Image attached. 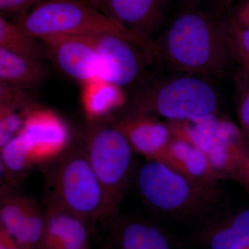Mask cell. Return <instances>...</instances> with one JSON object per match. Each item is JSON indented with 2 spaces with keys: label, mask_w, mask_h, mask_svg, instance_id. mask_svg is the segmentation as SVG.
Segmentation results:
<instances>
[{
  "label": "cell",
  "mask_w": 249,
  "mask_h": 249,
  "mask_svg": "<svg viewBox=\"0 0 249 249\" xmlns=\"http://www.w3.org/2000/svg\"><path fill=\"white\" fill-rule=\"evenodd\" d=\"M237 115L240 124L239 127L249 149V85L245 92L242 94L239 103Z\"/></svg>",
  "instance_id": "d4e9b609"
},
{
  "label": "cell",
  "mask_w": 249,
  "mask_h": 249,
  "mask_svg": "<svg viewBox=\"0 0 249 249\" xmlns=\"http://www.w3.org/2000/svg\"><path fill=\"white\" fill-rule=\"evenodd\" d=\"M47 73L43 62L0 48V82L27 91L40 86Z\"/></svg>",
  "instance_id": "e0dca14e"
},
{
  "label": "cell",
  "mask_w": 249,
  "mask_h": 249,
  "mask_svg": "<svg viewBox=\"0 0 249 249\" xmlns=\"http://www.w3.org/2000/svg\"><path fill=\"white\" fill-rule=\"evenodd\" d=\"M217 90L202 76L181 73L160 80L134 98L130 111L183 121L217 114Z\"/></svg>",
  "instance_id": "5b68a950"
},
{
  "label": "cell",
  "mask_w": 249,
  "mask_h": 249,
  "mask_svg": "<svg viewBox=\"0 0 249 249\" xmlns=\"http://www.w3.org/2000/svg\"><path fill=\"white\" fill-rule=\"evenodd\" d=\"M34 199L18 187L1 183L0 188V227L16 239L27 222Z\"/></svg>",
  "instance_id": "44dd1931"
},
{
  "label": "cell",
  "mask_w": 249,
  "mask_h": 249,
  "mask_svg": "<svg viewBox=\"0 0 249 249\" xmlns=\"http://www.w3.org/2000/svg\"><path fill=\"white\" fill-rule=\"evenodd\" d=\"M232 178L240 183L249 194V156L241 163Z\"/></svg>",
  "instance_id": "4316f807"
},
{
  "label": "cell",
  "mask_w": 249,
  "mask_h": 249,
  "mask_svg": "<svg viewBox=\"0 0 249 249\" xmlns=\"http://www.w3.org/2000/svg\"><path fill=\"white\" fill-rule=\"evenodd\" d=\"M98 11L107 15L108 4L110 0H83Z\"/></svg>",
  "instance_id": "f1b7e54d"
},
{
  "label": "cell",
  "mask_w": 249,
  "mask_h": 249,
  "mask_svg": "<svg viewBox=\"0 0 249 249\" xmlns=\"http://www.w3.org/2000/svg\"><path fill=\"white\" fill-rule=\"evenodd\" d=\"M16 22L39 39L53 36H119L155 57V41L126 29L83 0H43Z\"/></svg>",
  "instance_id": "3957f363"
},
{
  "label": "cell",
  "mask_w": 249,
  "mask_h": 249,
  "mask_svg": "<svg viewBox=\"0 0 249 249\" xmlns=\"http://www.w3.org/2000/svg\"><path fill=\"white\" fill-rule=\"evenodd\" d=\"M155 45L156 58L181 73L224 76L232 60L225 18L195 8L174 18Z\"/></svg>",
  "instance_id": "6da1fadb"
},
{
  "label": "cell",
  "mask_w": 249,
  "mask_h": 249,
  "mask_svg": "<svg viewBox=\"0 0 249 249\" xmlns=\"http://www.w3.org/2000/svg\"><path fill=\"white\" fill-rule=\"evenodd\" d=\"M97 52L98 78L124 87L140 76L153 57L135 44L113 34L88 36Z\"/></svg>",
  "instance_id": "ba28073f"
},
{
  "label": "cell",
  "mask_w": 249,
  "mask_h": 249,
  "mask_svg": "<svg viewBox=\"0 0 249 249\" xmlns=\"http://www.w3.org/2000/svg\"><path fill=\"white\" fill-rule=\"evenodd\" d=\"M207 249H247L249 247V209L228 216L210 228L204 236Z\"/></svg>",
  "instance_id": "ffe728a7"
},
{
  "label": "cell",
  "mask_w": 249,
  "mask_h": 249,
  "mask_svg": "<svg viewBox=\"0 0 249 249\" xmlns=\"http://www.w3.org/2000/svg\"><path fill=\"white\" fill-rule=\"evenodd\" d=\"M89 249V247H85V248H83V249Z\"/></svg>",
  "instance_id": "1f68e13d"
},
{
  "label": "cell",
  "mask_w": 249,
  "mask_h": 249,
  "mask_svg": "<svg viewBox=\"0 0 249 249\" xmlns=\"http://www.w3.org/2000/svg\"><path fill=\"white\" fill-rule=\"evenodd\" d=\"M160 161L197 182L216 187L219 178L207 157L190 142L173 137Z\"/></svg>",
  "instance_id": "9a60e30c"
},
{
  "label": "cell",
  "mask_w": 249,
  "mask_h": 249,
  "mask_svg": "<svg viewBox=\"0 0 249 249\" xmlns=\"http://www.w3.org/2000/svg\"><path fill=\"white\" fill-rule=\"evenodd\" d=\"M114 121L134 151L147 160H160L173 139L167 122L156 116L128 111Z\"/></svg>",
  "instance_id": "8fae6325"
},
{
  "label": "cell",
  "mask_w": 249,
  "mask_h": 249,
  "mask_svg": "<svg viewBox=\"0 0 249 249\" xmlns=\"http://www.w3.org/2000/svg\"><path fill=\"white\" fill-rule=\"evenodd\" d=\"M0 249H21L9 233L0 227Z\"/></svg>",
  "instance_id": "83f0119b"
},
{
  "label": "cell",
  "mask_w": 249,
  "mask_h": 249,
  "mask_svg": "<svg viewBox=\"0 0 249 249\" xmlns=\"http://www.w3.org/2000/svg\"><path fill=\"white\" fill-rule=\"evenodd\" d=\"M34 105L27 91L0 82V148L20 132L26 113Z\"/></svg>",
  "instance_id": "ac0fdd59"
},
{
  "label": "cell",
  "mask_w": 249,
  "mask_h": 249,
  "mask_svg": "<svg viewBox=\"0 0 249 249\" xmlns=\"http://www.w3.org/2000/svg\"><path fill=\"white\" fill-rule=\"evenodd\" d=\"M191 143L207 157L219 179L233 178L249 149L240 127L218 114L208 116L196 127Z\"/></svg>",
  "instance_id": "52a82bcc"
},
{
  "label": "cell",
  "mask_w": 249,
  "mask_h": 249,
  "mask_svg": "<svg viewBox=\"0 0 249 249\" xmlns=\"http://www.w3.org/2000/svg\"><path fill=\"white\" fill-rule=\"evenodd\" d=\"M218 6L221 10L229 9L231 6L236 1V0H216Z\"/></svg>",
  "instance_id": "f546056e"
},
{
  "label": "cell",
  "mask_w": 249,
  "mask_h": 249,
  "mask_svg": "<svg viewBox=\"0 0 249 249\" xmlns=\"http://www.w3.org/2000/svg\"><path fill=\"white\" fill-rule=\"evenodd\" d=\"M20 132L30 144L37 165L52 163L72 142L63 119L55 111L36 104L26 113Z\"/></svg>",
  "instance_id": "9c48e42d"
},
{
  "label": "cell",
  "mask_w": 249,
  "mask_h": 249,
  "mask_svg": "<svg viewBox=\"0 0 249 249\" xmlns=\"http://www.w3.org/2000/svg\"><path fill=\"white\" fill-rule=\"evenodd\" d=\"M108 249H175L173 240L159 224L119 213L108 219Z\"/></svg>",
  "instance_id": "7c38bea8"
},
{
  "label": "cell",
  "mask_w": 249,
  "mask_h": 249,
  "mask_svg": "<svg viewBox=\"0 0 249 249\" xmlns=\"http://www.w3.org/2000/svg\"><path fill=\"white\" fill-rule=\"evenodd\" d=\"M45 227L37 249H81L89 247V227L58 205L47 202Z\"/></svg>",
  "instance_id": "4fadbf2b"
},
{
  "label": "cell",
  "mask_w": 249,
  "mask_h": 249,
  "mask_svg": "<svg viewBox=\"0 0 249 249\" xmlns=\"http://www.w3.org/2000/svg\"><path fill=\"white\" fill-rule=\"evenodd\" d=\"M40 40L47 57L65 76L80 85L98 78V54L89 36H53Z\"/></svg>",
  "instance_id": "30bf717a"
},
{
  "label": "cell",
  "mask_w": 249,
  "mask_h": 249,
  "mask_svg": "<svg viewBox=\"0 0 249 249\" xmlns=\"http://www.w3.org/2000/svg\"><path fill=\"white\" fill-rule=\"evenodd\" d=\"M137 186L149 207L170 215L196 213L213 202L217 194L216 187L197 182L156 160H147L139 168Z\"/></svg>",
  "instance_id": "8992f818"
},
{
  "label": "cell",
  "mask_w": 249,
  "mask_h": 249,
  "mask_svg": "<svg viewBox=\"0 0 249 249\" xmlns=\"http://www.w3.org/2000/svg\"><path fill=\"white\" fill-rule=\"evenodd\" d=\"M225 22L231 57L249 73V27L239 25L229 17L225 18Z\"/></svg>",
  "instance_id": "603a6c76"
},
{
  "label": "cell",
  "mask_w": 249,
  "mask_h": 249,
  "mask_svg": "<svg viewBox=\"0 0 249 249\" xmlns=\"http://www.w3.org/2000/svg\"><path fill=\"white\" fill-rule=\"evenodd\" d=\"M124 88L96 78L81 85L80 102L87 121L108 117L125 104Z\"/></svg>",
  "instance_id": "2e32d148"
},
{
  "label": "cell",
  "mask_w": 249,
  "mask_h": 249,
  "mask_svg": "<svg viewBox=\"0 0 249 249\" xmlns=\"http://www.w3.org/2000/svg\"><path fill=\"white\" fill-rule=\"evenodd\" d=\"M229 18L239 25L249 27V0H239L232 6Z\"/></svg>",
  "instance_id": "484cf974"
},
{
  "label": "cell",
  "mask_w": 249,
  "mask_h": 249,
  "mask_svg": "<svg viewBox=\"0 0 249 249\" xmlns=\"http://www.w3.org/2000/svg\"><path fill=\"white\" fill-rule=\"evenodd\" d=\"M169 1L110 0L107 16L126 29L152 39V34L161 23Z\"/></svg>",
  "instance_id": "5bb4252c"
},
{
  "label": "cell",
  "mask_w": 249,
  "mask_h": 249,
  "mask_svg": "<svg viewBox=\"0 0 249 249\" xmlns=\"http://www.w3.org/2000/svg\"><path fill=\"white\" fill-rule=\"evenodd\" d=\"M42 1L43 0H0V16L8 19L16 17L18 21Z\"/></svg>",
  "instance_id": "cb8c5ba5"
},
{
  "label": "cell",
  "mask_w": 249,
  "mask_h": 249,
  "mask_svg": "<svg viewBox=\"0 0 249 249\" xmlns=\"http://www.w3.org/2000/svg\"><path fill=\"white\" fill-rule=\"evenodd\" d=\"M247 249H249V247H248V248H247Z\"/></svg>",
  "instance_id": "d6a6232c"
},
{
  "label": "cell",
  "mask_w": 249,
  "mask_h": 249,
  "mask_svg": "<svg viewBox=\"0 0 249 249\" xmlns=\"http://www.w3.org/2000/svg\"><path fill=\"white\" fill-rule=\"evenodd\" d=\"M0 48L43 62L47 57L42 41L27 32L18 23L0 16Z\"/></svg>",
  "instance_id": "7402d4cb"
},
{
  "label": "cell",
  "mask_w": 249,
  "mask_h": 249,
  "mask_svg": "<svg viewBox=\"0 0 249 249\" xmlns=\"http://www.w3.org/2000/svg\"><path fill=\"white\" fill-rule=\"evenodd\" d=\"M47 173V202L80 218L92 231L114 215L106 192L90 165L83 141L71 142Z\"/></svg>",
  "instance_id": "7a4b0ae2"
},
{
  "label": "cell",
  "mask_w": 249,
  "mask_h": 249,
  "mask_svg": "<svg viewBox=\"0 0 249 249\" xmlns=\"http://www.w3.org/2000/svg\"><path fill=\"white\" fill-rule=\"evenodd\" d=\"M37 165L29 142L20 132L0 148V168L3 182L18 187Z\"/></svg>",
  "instance_id": "d6986e66"
},
{
  "label": "cell",
  "mask_w": 249,
  "mask_h": 249,
  "mask_svg": "<svg viewBox=\"0 0 249 249\" xmlns=\"http://www.w3.org/2000/svg\"><path fill=\"white\" fill-rule=\"evenodd\" d=\"M81 139L90 165L116 214L128 189L135 152L109 116L88 121Z\"/></svg>",
  "instance_id": "277c9868"
},
{
  "label": "cell",
  "mask_w": 249,
  "mask_h": 249,
  "mask_svg": "<svg viewBox=\"0 0 249 249\" xmlns=\"http://www.w3.org/2000/svg\"><path fill=\"white\" fill-rule=\"evenodd\" d=\"M183 1H185V2H186V1H188V2H192L193 1H196V0H183Z\"/></svg>",
  "instance_id": "4dcf8cb0"
}]
</instances>
